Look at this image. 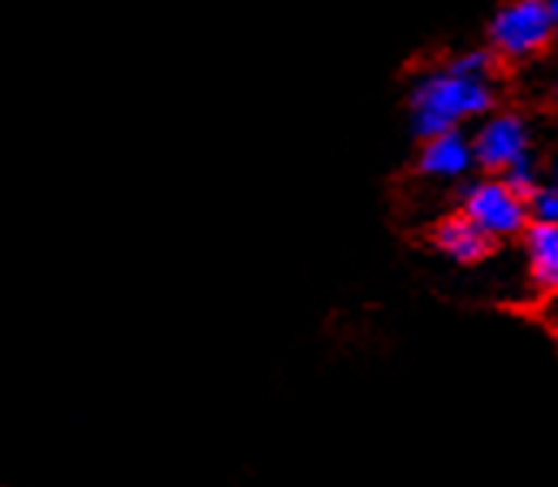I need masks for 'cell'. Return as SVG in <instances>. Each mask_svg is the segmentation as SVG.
Segmentation results:
<instances>
[{"label": "cell", "instance_id": "6da1fadb", "mask_svg": "<svg viewBox=\"0 0 558 487\" xmlns=\"http://www.w3.org/2000/svg\"><path fill=\"white\" fill-rule=\"evenodd\" d=\"M492 105H495L492 81L471 77L458 71L451 61H445L441 68L424 71L411 92L414 132L421 138L441 132H461V121L488 114Z\"/></svg>", "mask_w": 558, "mask_h": 487}, {"label": "cell", "instance_id": "5b68a950", "mask_svg": "<svg viewBox=\"0 0 558 487\" xmlns=\"http://www.w3.org/2000/svg\"><path fill=\"white\" fill-rule=\"evenodd\" d=\"M471 166H474L471 142L461 132H441L424 138L417 155V169L427 179H461Z\"/></svg>", "mask_w": 558, "mask_h": 487}, {"label": "cell", "instance_id": "8992f818", "mask_svg": "<svg viewBox=\"0 0 558 487\" xmlns=\"http://www.w3.org/2000/svg\"><path fill=\"white\" fill-rule=\"evenodd\" d=\"M430 239H434V246L441 249L445 256H451L454 263H464V266L482 263L492 253V242L482 232H477L461 212L445 216L441 222L434 226Z\"/></svg>", "mask_w": 558, "mask_h": 487}, {"label": "cell", "instance_id": "7a4b0ae2", "mask_svg": "<svg viewBox=\"0 0 558 487\" xmlns=\"http://www.w3.org/2000/svg\"><path fill=\"white\" fill-rule=\"evenodd\" d=\"M558 27V4L555 0H511L501 4L488 24L492 54L508 61H525L542 54Z\"/></svg>", "mask_w": 558, "mask_h": 487}, {"label": "cell", "instance_id": "277c9868", "mask_svg": "<svg viewBox=\"0 0 558 487\" xmlns=\"http://www.w3.org/2000/svg\"><path fill=\"white\" fill-rule=\"evenodd\" d=\"M471 155H474V166H482L485 172H495L501 179L514 166H522L525 158H532L529 121L514 111L488 114L482 121V129L471 138Z\"/></svg>", "mask_w": 558, "mask_h": 487}, {"label": "cell", "instance_id": "52a82bcc", "mask_svg": "<svg viewBox=\"0 0 558 487\" xmlns=\"http://www.w3.org/2000/svg\"><path fill=\"white\" fill-rule=\"evenodd\" d=\"M525 249H529V272L542 293H555L558 287V226L532 222L525 229Z\"/></svg>", "mask_w": 558, "mask_h": 487}, {"label": "cell", "instance_id": "3957f363", "mask_svg": "<svg viewBox=\"0 0 558 487\" xmlns=\"http://www.w3.org/2000/svg\"><path fill=\"white\" fill-rule=\"evenodd\" d=\"M461 216L488 242L522 235L532 226L529 202L511 185H505L501 179H482V182L468 185L464 202H461Z\"/></svg>", "mask_w": 558, "mask_h": 487}, {"label": "cell", "instance_id": "ba28073f", "mask_svg": "<svg viewBox=\"0 0 558 487\" xmlns=\"http://www.w3.org/2000/svg\"><path fill=\"white\" fill-rule=\"evenodd\" d=\"M525 202H529V219L532 222L555 226V219H558V192H555V185H538Z\"/></svg>", "mask_w": 558, "mask_h": 487}]
</instances>
